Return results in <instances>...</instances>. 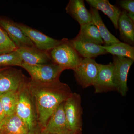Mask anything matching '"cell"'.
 Segmentation results:
<instances>
[{"label":"cell","instance_id":"18","mask_svg":"<svg viewBox=\"0 0 134 134\" xmlns=\"http://www.w3.org/2000/svg\"><path fill=\"white\" fill-rule=\"evenodd\" d=\"M92 22L98 30L101 38L105 46L111 45L120 41L109 31L101 19L98 10L91 7L90 11Z\"/></svg>","mask_w":134,"mask_h":134},{"label":"cell","instance_id":"24","mask_svg":"<svg viewBox=\"0 0 134 134\" xmlns=\"http://www.w3.org/2000/svg\"><path fill=\"white\" fill-rule=\"evenodd\" d=\"M17 48L7 32L0 26V54L10 52Z\"/></svg>","mask_w":134,"mask_h":134},{"label":"cell","instance_id":"15","mask_svg":"<svg viewBox=\"0 0 134 134\" xmlns=\"http://www.w3.org/2000/svg\"><path fill=\"white\" fill-rule=\"evenodd\" d=\"M1 134H29V129L16 114L6 116L0 124Z\"/></svg>","mask_w":134,"mask_h":134},{"label":"cell","instance_id":"17","mask_svg":"<svg viewBox=\"0 0 134 134\" xmlns=\"http://www.w3.org/2000/svg\"><path fill=\"white\" fill-rule=\"evenodd\" d=\"M86 2L98 10L102 11L109 18L116 29H118V21L121 11L112 5L108 0H86Z\"/></svg>","mask_w":134,"mask_h":134},{"label":"cell","instance_id":"12","mask_svg":"<svg viewBox=\"0 0 134 134\" xmlns=\"http://www.w3.org/2000/svg\"><path fill=\"white\" fill-rule=\"evenodd\" d=\"M0 26L7 32L18 48L35 46L31 40L16 26L15 22L12 20L0 19Z\"/></svg>","mask_w":134,"mask_h":134},{"label":"cell","instance_id":"4","mask_svg":"<svg viewBox=\"0 0 134 134\" xmlns=\"http://www.w3.org/2000/svg\"><path fill=\"white\" fill-rule=\"evenodd\" d=\"M64 108L70 130L73 132H82L83 109L80 95L73 92L64 103Z\"/></svg>","mask_w":134,"mask_h":134},{"label":"cell","instance_id":"26","mask_svg":"<svg viewBox=\"0 0 134 134\" xmlns=\"http://www.w3.org/2000/svg\"><path fill=\"white\" fill-rule=\"evenodd\" d=\"M6 117L4 109L0 100V124Z\"/></svg>","mask_w":134,"mask_h":134},{"label":"cell","instance_id":"22","mask_svg":"<svg viewBox=\"0 0 134 134\" xmlns=\"http://www.w3.org/2000/svg\"><path fill=\"white\" fill-rule=\"evenodd\" d=\"M18 99V90L9 92L0 96V100L6 116L16 113Z\"/></svg>","mask_w":134,"mask_h":134},{"label":"cell","instance_id":"20","mask_svg":"<svg viewBox=\"0 0 134 134\" xmlns=\"http://www.w3.org/2000/svg\"><path fill=\"white\" fill-rule=\"evenodd\" d=\"M74 39L100 45L104 43L101 38L98 30L93 23L81 26L79 33Z\"/></svg>","mask_w":134,"mask_h":134},{"label":"cell","instance_id":"11","mask_svg":"<svg viewBox=\"0 0 134 134\" xmlns=\"http://www.w3.org/2000/svg\"><path fill=\"white\" fill-rule=\"evenodd\" d=\"M64 103H61L50 117L45 128L41 132L63 134L73 132L70 129L64 111Z\"/></svg>","mask_w":134,"mask_h":134},{"label":"cell","instance_id":"3","mask_svg":"<svg viewBox=\"0 0 134 134\" xmlns=\"http://www.w3.org/2000/svg\"><path fill=\"white\" fill-rule=\"evenodd\" d=\"M53 62L64 69L74 70L83 58L73 47L70 40L64 38L62 42L51 50L49 53Z\"/></svg>","mask_w":134,"mask_h":134},{"label":"cell","instance_id":"8","mask_svg":"<svg viewBox=\"0 0 134 134\" xmlns=\"http://www.w3.org/2000/svg\"><path fill=\"white\" fill-rule=\"evenodd\" d=\"M15 23L31 40L36 48L39 50L48 52L62 42V40H58L50 37L37 30L23 24L15 22Z\"/></svg>","mask_w":134,"mask_h":134},{"label":"cell","instance_id":"5","mask_svg":"<svg viewBox=\"0 0 134 134\" xmlns=\"http://www.w3.org/2000/svg\"><path fill=\"white\" fill-rule=\"evenodd\" d=\"M22 68L29 73L31 79L42 82H52L59 80L61 74L65 70L54 63L32 65L23 62Z\"/></svg>","mask_w":134,"mask_h":134},{"label":"cell","instance_id":"28","mask_svg":"<svg viewBox=\"0 0 134 134\" xmlns=\"http://www.w3.org/2000/svg\"><path fill=\"white\" fill-rule=\"evenodd\" d=\"M4 68H0V72H1V71H2L4 69Z\"/></svg>","mask_w":134,"mask_h":134},{"label":"cell","instance_id":"29","mask_svg":"<svg viewBox=\"0 0 134 134\" xmlns=\"http://www.w3.org/2000/svg\"><path fill=\"white\" fill-rule=\"evenodd\" d=\"M0 134H1V130H0Z\"/></svg>","mask_w":134,"mask_h":134},{"label":"cell","instance_id":"9","mask_svg":"<svg viewBox=\"0 0 134 134\" xmlns=\"http://www.w3.org/2000/svg\"><path fill=\"white\" fill-rule=\"evenodd\" d=\"M26 79L21 70L5 68L0 72V96L9 92L18 90Z\"/></svg>","mask_w":134,"mask_h":134},{"label":"cell","instance_id":"1","mask_svg":"<svg viewBox=\"0 0 134 134\" xmlns=\"http://www.w3.org/2000/svg\"><path fill=\"white\" fill-rule=\"evenodd\" d=\"M27 85L36 107L40 133L55 109L73 92L68 84L59 79L42 82L28 79Z\"/></svg>","mask_w":134,"mask_h":134},{"label":"cell","instance_id":"16","mask_svg":"<svg viewBox=\"0 0 134 134\" xmlns=\"http://www.w3.org/2000/svg\"><path fill=\"white\" fill-rule=\"evenodd\" d=\"M73 47L83 58H92L107 53L102 46L90 42L70 40Z\"/></svg>","mask_w":134,"mask_h":134},{"label":"cell","instance_id":"19","mask_svg":"<svg viewBox=\"0 0 134 134\" xmlns=\"http://www.w3.org/2000/svg\"><path fill=\"white\" fill-rule=\"evenodd\" d=\"M118 27L122 39L127 43L133 44L134 22L129 17L127 12L125 10L121 11L118 19Z\"/></svg>","mask_w":134,"mask_h":134},{"label":"cell","instance_id":"10","mask_svg":"<svg viewBox=\"0 0 134 134\" xmlns=\"http://www.w3.org/2000/svg\"><path fill=\"white\" fill-rule=\"evenodd\" d=\"M93 86L95 93L116 91L114 81V66L113 62L107 65L99 64L98 74Z\"/></svg>","mask_w":134,"mask_h":134},{"label":"cell","instance_id":"27","mask_svg":"<svg viewBox=\"0 0 134 134\" xmlns=\"http://www.w3.org/2000/svg\"><path fill=\"white\" fill-rule=\"evenodd\" d=\"M39 134H53L46 133H43V132H40ZM63 134H82V132H71L70 133H68Z\"/></svg>","mask_w":134,"mask_h":134},{"label":"cell","instance_id":"2","mask_svg":"<svg viewBox=\"0 0 134 134\" xmlns=\"http://www.w3.org/2000/svg\"><path fill=\"white\" fill-rule=\"evenodd\" d=\"M27 80L28 79H26L18 90L16 114L26 124L29 134H39L40 130L36 107L29 92Z\"/></svg>","mask_w":134,"mask_h":134},{"label":"cell","instance_id":"21","mask_svg":"<svg viewBox=\"0 0 134 134\" xmlns=\"http://www.w3.org/2000/svg\"><path fill=\"white\" fill-rule=\"evenodd\" d=\"M107 53L114 56L129 58L134 61V47L127 43L120 42L110 46H102Z\"/></svg>","mask_w":134,"mask_h":134},{"label":"cell","instance_id":"13","mask_svg":"<svg viewBox=\"0 0 134 134\" xmlns=\"http://www.w3.org/2000/svg\"><path fill=\"white\" fill-rule=\"evenodd\" d=\"M16 50L23 62L29 65L47 64L52 61L48 52L39 50L35 46L20 47Z\"/></svg>","mask_w":134,"mask_h":134},{"label":"cell","instance_id":"23","mask_svg":"<svg viewBox=\"0 0 134 134\" xmlns=\"http://www.w3.org/2000/svg\"><path fill=\"white\" fill-rule=\"evenodd\" d=\"M23 61L16 50L0 54V66H17L22 67Z\"/></svg>","mask_w":134,"mask_h":134},{"label":"cell","instance_id":"7","mask_svg":"<svg viewBox=\"0 0 134 134\" xmlns=\"http://www.w3.org/2000/svg\"><path fill=\"white\" fill-rule=\"evenodd\" d=\"M134 60L125 57L114 56V81L116 91L125 97L128 91L127 82L128 75Z\"/></svg>","mask_w":134,"mask_h":134},{"label":"cell","instance_id":"25","mask_svg":"<svg viewBox=\"0 0 134 134\" xmlns=\"http://www.w3.org/2000/svg\"><path fill=\"white\" fill-rule=\"evenodd\" d=\"M120 5L127 13L134 14V0H123L120 2Z\"/></svg>","mask_w":134,"mask_h":134},{"label":"cell","instance_id":"14","mask_svg":"<svg viewBox=\"0 0 134 134\" xmlns=\"http://www.w3.org/2000/svg\"><path fill=\"white\" fill-rule=\"evenodd\" d=\"M66 10L67 13L76 20L81 26L93 23L90 11L86 9L83 0H70L67 5Z\"/></svg>","mask_w":134,"mask_h":134},{"label":"cell","instance_id":"6","mask_svg":"<svg viewBox=\"0 0 134 134\" xmlns=\"http://www.w3.org/2000/svg\"><path fill=\"white\" fill-rule=\"evenodd\" d=\"M99 70V63L92 58H83L73 70L77 82L83 88L93 86Z\"/></svg>","mask_w":134,"mask_h":134}]
</instances>
